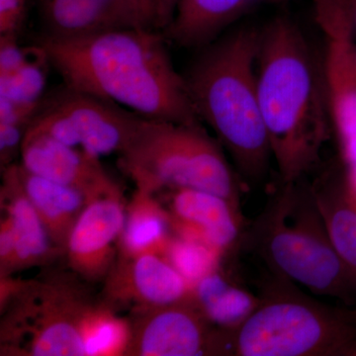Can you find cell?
I'll return each instance as SVG.
<instances>
[{"mask_svg": "<svg viewBox=\"0 0 356 356\" xmlns=\"http://www.w3.org/2000/svg\"><path fill=\"white\" fill-rule=\"evenodd\" d=\"M248 0H180L172 22L163 30L168 42L184 48H203L242 13Z\"/></svg>", "mask_w": 356, "mask_h": 356, "instance_id": "obj_18", "label": "cell"}, {"mask_svg": "<svg viewBox=\"0 0 356 356\" xmlns=\"http://www.w3.org/2000/svg\"><path fill=\"white\" fill-rule=\"evenodd\" d=\"M257 88L262 118L280 181L303 179L318 165L330 137V103L303 34L274 20L261 34Z\"/></svg>", "mask_w": 356, "mask_h": 356, "instance_id": "obj_2", "label": "cell"}, {"mask_svg": "<svg viewBox=\"0 0 356 356\" xmlns=\"http://www.w3.org/2000/svg\"><path fill=\"white\" fill-rule=\"evenodd\" d=\"M344 51L351 70L356 76V41L348 40L344 42Z\"/></svg>", "mask_w": 356, "mask_h": 356, "instance_id": "obj_29", "label": "cell"}, {"mask_svg": "<svg viewBox=\"0 0 356 356\" xmlns=\"http://www.w3.org/2000/svg\"><path fill=\"white\" fill-rule=\"evenodd\" d=\"M163 257L184 276L192 289L201 278L216 270L220 254L203 243L177 235L172 236Z\"/></svg>", "mask_w": 356, "mask_h": 356, "instance_id": "obj_23", "label": "cell"}, {"mask_svg": "<svg viewBox=\"0 0 356 356\" xmlns=\"http://www.w3.org/2000/svg\"><path fill=\"white\" fill-rule=\"evenodd\" d=\"M65 86L149 120L197 125L200 118L163 33L120 28L76 39L37 40Z\"/></svg>", "mask_w": 356, "mask_h": 356, "instance_id": "obj_1", "label": "cell"}, {"mask_svg": "<svg viewBox=\"0 0 356 356\" xmlns=\"http://www.w3.org/2000/svg\"><path fill=\"white\" fill-rule=\"evenodd\" d=\"M31 58L10 76L0 77V102L18 109L36 110L46 95L51 65L38 43Z\"/></svg>", "mask_w": 356, "mask_h": 356, "instance_id": "obj_21", "label": "cell"}, {"mask_svg": "<svg viewBox=\"0 0 356 356\" xmlns=\"http://www.w3.org/2000/svg\"><path fill=\"white\" fill-rule=\"evenodd\" d=\"M172 231L170 212L156 200V194L137 188L126 207L118 257L163 255L172 238Z\"/></svg>", "mask_w": 356, "mask_h": 356, "instance_id": "obj_19", "label": "cell"}, {"mask_svg": "<svg viewBox=\"0 0 356 356\" xmlns=\"http://www.w3.org/2000/svg\"><path fill=\"white\" fill-rule=\"evenodd\" d=\"M145 120L116 103L63 83L44 95L28 129L100 159L120 156Z\"/></svg>", "mask_w": 356, "mask_h": 356, "instance_id": "obj_8", "label": "cell"}, {"mask_svg": "<svg viewBox=\"0 0 356 356\" xmlns=\"http://www.w3.org/2000/svg\"><path fill=\"white\" fill-rule=\"evenodd\" d=\"M351 39L356 41V0L353 2L351 9Z\"/></svg>", "mask_w": 356, "mask_h": 356, "instance_id": "obj_30", "label": "cell"}, {"mask_svg": "<svg viewBox=\"0 0 356 356\" xmlns=\"http://www.w3.org/2000/svg\"><path fill=\"white\" fill-rule=\"evenodd\" d=\"M192 298L191 284L161 254L118 257L103 289V305L131 313L178 303Z\"/></svg>", "mask_w": 356, "mask_h": 356, "instance_id": "obj_11", "label": "cell"}, {"mask_svg": "<svg viewBox=\"0 0 356 356\" xmlns=\"http://www.w3.org/2000/svg\"><path fill=\"white\" fill-rule=\"evenodd\" d=\"M37 6L42 36L48 38H81L136 27L122 0H37Z\"/></svg>", "mask_w": 356, "mask_h": 356, "instance_id": "obj_15", "label": "cell"}, {"mask_svg": "<svg viewBox=\"0 0 356 356\" xmlns=\"http://www.w3.org/2000/svg\"><path fill=\"white\" fill-rule=\"evenodd\" d=\"M180 0H156V28L163 32L172 22Z\"/></svg>", "mask_w": 356, "mask_h": 356, "instance_id": "obj_28", "label": "cell"}, {"mask_svg": "<svg viewBox=\"0 0 356 356\" xmlns=\"http://www.w3.org/2000/svg\"><path fill=\"white\" fill-rule=\"evenodd\" d=\"M310 185L332 245L356 273V194L343 170H327Z\"/></svg>", "mask_w": 356, "mask_h": 356, "instance_id": "obj_17", "label": "cell"}, {"mask_svg": "<svg viewBox=\"0 0 356 356\" xmlns=\"http://www.w3.org/2000/svg\"><path fill=\"white\" fill-rule=\"evenodd\" d=\"M20 158L28 172L76 188L90 199L119 187L100 159L33 129L25 134Z\"/></svg>", "mask_w": 356, "mask_h": 356, "instance_id": "obj_12", "label": "cell"}, {"mask_svg": "<svg viewBox=\"0 0 356 356\" xmlns=\"http://www.w3.org/2000/svg\"><path fill=\"white\" fill-rule=\"evenodd\" d=\"M130 334V322L119 318L108 307L98 304L86 321V356L125 355Z\"/></svg>", "mask_w": 356, "mask_h": 356, "instance_id": "obj_22", "label": "cell"}, {"mask_svg": "<svg viewBox=\"0 0 356 356\" xmlns=\"http://www.w3.org/2000/svg\"><path fill=\"white\" fill-rule=\"evenodd\" d=\"M28 0H0V36L19 37L27 15Z\"/></svg>", "mask_w": 356, "mask_h": 356, "instance_id": "obj_26", "label": "cell"}, {"mask_svg": "<svg viewBox=\"0 0 356 356\" xmlns=\"http://www.w3.org/2000/svg\"><path fill=\"white\" fill-rule=\"evenodd\" d=\"M273 275L314 294L344 302L356 297V273L332 245L311 185L281 182L241 242Z\"/></svg>", "mask_w": 356, "mask_h": 356, "instance_id": "obj_4", "label": "cell"}, {"mask_svg": "<svg viewBox=\"0 0 356 356\" xmlns=\"http://www.w3.org/2000/svg\"><path fill=\"white\" fill-rule=\"evenodd\" d=\"M1 351L29 356H86L84 332L96 304L65 276L10 280L0 297Z\"/></svg>", "mask_w": 356, "mask_h": 356, "instance_id": "obj_7", "label": "cell"}, {"mask_svg": "<svg viewBox=\"0 0 356 356\" xmlns=\"http://www.w3.org/2000/svg\"><path fill=\"white\" fill-rule=\"evenodd\" d=\"M26 195L38 213L54 245L65 254L67 238L90 200L83 192L28 172L17 163Z\"/></svg>", "mask_w": 356, "mask_h": 356, "instance_id": "obj_16", "label": "cell"}, {"mask_svg": "<svg viewBox=\"0 0 356 356\" xmlns=\"http://www.w3.org/2000/svg\"><path fill=\"white\" fill-rule=\"evenodd\" d=\"M355 0H314L318 25L329 41L351 39V9Z\"/></svg>", "mask_w": 356, "mask_h": 356, "instance_id": "obj_24", "label": "cell"}, {"mask_svg": "<svg viewBox=\"0 0 356 356\" xmlns=\"http://www.w3.org/2000/svg\"><path fill=\"white\" fill-rule=\"evenodd\" d=\"M242 325L224 331L222 355L356 356V312L325 305L273 275Z\"/></svg>", "mask_w": 356, "mask_h": 356, "instance_id": "obj_5", "label": "cell"}, {"mask_svg": "<svg viewBox=\"0 0 356 356\" xmlns=\"http://www.w3.org/2000/svg\"><path fill=\"white\" fill-rule=\"evenodd\" d=\"M125 355H217L220 329L193 299L133 314Z\"/></svg>", "mask_w": 356, "mask_h": 356, "instance_id": "obj_9", "label": "cell"}, {"mask_svg": "<svg viewBox=\"0 0 356 356\" xmlns=\"http://www.w3.org/2000/svg\"><path fill=\"white\" fill-rule=\"evenodd\" d=\"M122 1L127 8L136 27L156 30V0H122Z\"/></svg>", "mask_w": 356, "mask_h": 356, "instance_id": "obj_27", "label": "cell"}, {"mask_svg": "<svg viewBox=\"0 0 356 356\" xmlns=\"http://www.w3.org/2000/svg\"><path fill=\"white\" fill-rule=\"evenodd\" d=\"M119 161L137 188L154 194L197 189L240 208L242 179L227 161L221 144L202 124L146 119Z\"/></svg>", "mask_w": 356, "mask_h": 356, "instance_id": "obj_6", "label": "cell"}, {"mask_svg": "<svg viewBox=\"0 0 356 356\" xmlns=\"http://www.w3.org/2000/svg\"><path fill=\"white\" fill-rule=\"evenodd\" d=\"M119 187L90 199L70 232L65 255L72 273L88 282L105 280L116 262L126 221Z\"/></svg>", "mask_w": 356, "mask_h": 356, "instance_id": "obj_10", "label": "cell"}, {"mask_svg": "<svg viewBox=\"0 0 356 356\" xmlns=\"http://www.w3.org/2000/svg\"><path fill=\"white\" fill-rule=\"evenodd\" d=\"M261 34L243 29L203 47L182 74L199 118L228 152L241 179L264 181L273 158L257 88Z\"/></svg>", "mask_w": 356, "mask_h": 356, "instance_id": "obj_3", "label": "cell"}, {"mask_svg": "<svg viewBox=\"0 0 356 356\" xmlns=\"http://www.w3.org/2000/svg\"><path fill=\"white\" fill-rule=\"evenodd\" d=\"M355 102H356V89H355Z\"/></svg>", "mask_w": 356, "mask_h": 356, "instance_id": "obj_31", "label": "cell"}, {"mask_svg": "<svg viewBox=\"0 0 356 356\" xmlns=\"http://www.w3.org/2000/svg\"><path fill=\"white\" fill-rule=\"evenodd\" d=\"M1 219L8 224L14 242L11 273L29 267L42 266L62 254L54 245L38 213L26 195L17 163L2 170Z\"/></svg>", "mask_w": 356, "mask_h": 356, "instance_id": "obj_14", "label": "cell"}, {"mask_svg": "<svg viewBox=\"0 0 356 356\" xmlns=\"http://www.w3.org/2000/svg\"><path fill=\"white\" fill-rule=\"evenodd\" d=\"M165 191L172 229L178 236L203 243L220 255L241 242L245 229L241 209L227 199L197 189Z\"/></svg>", "mask_w": 356, "mask_h": 356, "instance_id": "obj_13", "label": "cell"}, {"mask_svg": "<svg viewBox=\"0 0 356 356\" xmlns=\"http://www.w3.org/2000/svg\"><path fill=\"white\" fill-rule=\"evenodd\" d=\"M192 299L218 329L233 331L247 320L259 303V297L236 286L216 270L192 287Z\"/></svg>", "mask_w": 356, "mask_h": 356, "instance_id": "obj_20", "label": "cell"}, {"mask_svg": "<svg viewBox=\"0 0 356 356\" xmlns=\"http://www.w3.org/2000/svg\"><path fill=\"white\" fill-rule=\"evenodd\" d=\"M19 37L0 36V77L10 76L34 55L37 44L22 46Z\"/></svg>", "mask_w": 356, "mask_h": 356, "instance_id": "obj_25", "label": "cell"}]
</instances>
